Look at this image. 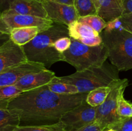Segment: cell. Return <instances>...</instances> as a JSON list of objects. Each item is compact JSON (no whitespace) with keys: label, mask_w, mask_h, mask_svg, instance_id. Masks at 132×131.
<instances>
[{"label":"cell","mask_w":132,"mask_h":131,"mask_svg":"<svg viewBox=\"0 0 132 131\" xmlns=\"http://www.w3.org/2000/svg\"><path fill=\"white\" fill-rule=\"evenodd\" d=\"M54 1L61 3L66 4V5H73L74 4V0H54Z\"/></svg>","instance_id":"obj_33"},{"label":"cell","mask_w":132,"mask_h":131,"mask_svg":"<svg viewBox=\"0 0 132 131\" xmlns=\"http://www.w3.org/2000/svg\"><path fill=\"white\" fill-rule=\"evenodd\" d=\"M113 128L117 131H132V116L122 118Z\"/></svg>","instance_id":"obj_26"},{"label":"cell","mask_w":132,"mask_h":131,"mask_svg":"<svg viewBox=\"0 0 132 131\" xmlns=\"http://www.w3.org/2000/svg\"><path fill=\"white\" fill-rule=\"evenodd\" d=\"M69 35L74 39H79L85 37H94L100 33L95 32L90 26L76 21L68 26Z\"/></svg>","instance_id":"obj_17"},{"label":"cell","mask_w":132,"mask_h":131,"mask_svg":"<svg viewBox=\"0 0 132 131\" xmlns=\"http://www.w3.org/2000/svg\"><path fill=\"white\" fill-rule=\"evenodd\" d=\"M70 48L63 53L64 62L73 66L76 71L93 67L101 66L108 59V50L103 43L97 46H89L71 38Z\"/></svg>","instance_id":"obj_5"},{"label":"cell","mask_w":132,"mask_h":131,"mask_svg":"<svg viewBox=\"0 0 132 131\" xmlns=\"http://www.w3.org/2000/svg\"><path fill=\"white\" fill-rule=\"evenodd\" d=\"M79 42L89 46H97L102 44L103 42L101 35L94 37H85L78 39Z\"/></svg>","instance_id":"obj_27"},{"label":"cell","mask_w":132,"mask_h":131,"mask_svg":"<svg viewBox=\"0 0 132 131\" xmlns=\"http://www.w3.org/2000/svg\"><path fill=\"white\" fill-rule=\"evenodd\" d=\"M63 37H70L68 26L54 23L23 46L28 60L42 63L47 69L57 62L64 61L63 53L54 47L55 41Z\"/></svg>","instance_id":"obj_2"},{"label":"cell","mask_w":132,"mask_h":131,"mask_svg":"<svg viewBox=\"0 0 132 131\" xmlns=\"http://www.w3.org/2000/svg\"><path fill=\"white\" fill-rule=\"evenodd\" d=\"M58 78L64 83L75 85L81 93L89 92L101 87H112L120 79L117 68L106 62L101 66L76 71Z\"/></svg>","instance_id":"obj_3"},{"label":"cell","mask_w":132,"mask_h":131,"mask_svg":"<svg viewBox=\"0 0 132 131\" xmlns=\"http://www.w3.org/2000/svg\"><path fill=\"white\" fill-rule=\"evenodd\" d=\"M23 92L15 84L0 87V109H8L10 101Z\"/></svg>","instance_id":"obj_18"},{"label":"cell","mask_w":132,"mask_h":131,"mask_svg":"<svg viewBox=\"0 0 132 131\" xmlns=\"http://www.w3.org/2000/svg\"><path fill=\"white\" fill-rule=\"evenodd\" d=\"M14 131H66L61 121L50 125H20Z\"/></svg>","instance_id":"obj_22"},{"label":"cell","mask_w":132,"mask_h":131,"mask_svg":"<svg viewBox=\"0 0 132 131\" xmlns=\"http://www.w3.org/2000/svg\"><path fill=\"white\" fill-rule=\"evenodd\" d=\"M104 131H117V130L115 129H113V128H109V129H107Z\"/></svg>","instance_id":"obj_34"},{"label":"cell","mask_w":132,"mask_h":131,"mask_svg":"<svg viewBox=\"0 0 132 131\" xmlns=\"http://www.w3.org/2000/svg\"><path fill=\"white\" fill-rule=\"evenodd\" d=\"M128 85V80L120 78L111 87V91L102 105L97 107L96 119L103 130L113 127L122 119L117 114V101L119 94Z\"/></svg>","instance_id":"obj_6"},{"label":"cell","mask_w":132,"mask_h":131,"mask_svg":"<svg viewBox=\"0 0 132 131\" xmlns=\"http://www.w3.org/2000/svg\"><path fill=\"white\" fill-rule=\"evenodd\" d=\"M28 60L23 47L10 38L0 46V73Z\"/></svg>","instance_id":"obj_11"},{"label":"cell","mask_w":132,"mask_h":131,"mask_svg":"<svg viewBox=\"0 0 132 131\" xmlns=\"http://www.w3.org/2000/svg\"><path fill=\"white\" fill-rule=\"evenodd\" d=\"M3 12L34 15L48 19L47 14L41 0H14L9 10Z\"/></svg>","instance_id":"obj_12"},{"label":"cell","mask_w":132,"mask_h":131,"mask_svg":"<svg viewBox=\"0 0 132 131\" xmlns=\"http://www.w3.org/2000/svg\"><path fill=\"white\" fill-rule=\"evenodd\" d=\"M75 131H104L101 127L100 125L96 121L82 127L81 128L76 130Z\"/></svg>","instance_id":"obj_30"},{"label":"cell","mask_w":132,"mask_h":131,"mask_svg":"<svg viewBox=\"0 0 132 131\" xmlns=\"http://www.w3.org/2000/svg\"><path fill=\"white\" fill-rule=\"evenodd\" d=\"M47 14L48 19L54 23L68 26L78 20L79 16L73 5H66L54 0H41Z\"/></svg>","instance_id":"obj_8"},{"label":"cell","mask_w":132,"mask_h":131,"mask_svg":"<svg viewBox=\"0 0 132 131\" xmlns=\"http://www.w3.org/2000/svg\"><path fill=\"white\" fill-rule=\"evenodd\" d=\"M121 28H122V22H121V18L119 17L107 23L106 28H104V30L106 32H112V31L120 29Z\"/></svg>","instance_id":"obj_29"},{"label":"cell","mask_w":132,"mask_h":131,"mask_svg":"<svg viewBox=\"0 0 132 131\" xmlns=\"http://www.w3.org/2000/svg\"><path fill=\"white\" fill-rule=\"evenodd\" d=\"M112 87H101L90 91L86 97V103L92 107H97L104 103L109 95Z\"/></svg>","instance_id":"obj_20"},{"label":"cell","mask_w":132,"mask_h":131,"mask_svg":"<svg viewBox=\"0 0 132 131\" xmlns=\"http://www.w3.org/2000/svg\"><path fill=\"white\" fill-rule=\"evenodd\" d=\"M122 3L123 14H132V0H122Z\"/></svg>","instance_id":"obj_31"},{"label":"cell","mask_w":132,"mask_h":131,"mask_svg":"<svg viewBox=\"0 0 132 131\" xmlns=\"http://www.w3.org/2000/svg\"><path fill=\"white\" fill-rule=\"evenodd\" d=\"M79 18L91 15H97L94 0H74L73 4Z\"/></svg>","instance_id":"obj_21"},{"label":"cell","mask_w":132,"mask_h":131,"mask_svg":"<svg viewBox=\"0 0 132 131\" xmlns=\"http://www.w3.org/2000/svg\"><path fill=\"white\" fill-rule=\"evenodd\" d=\"M96 113L97 107L85 101L64 113L59 121L63 123L66 131H75L95 121Z\"/></svg>","instance_id":"obj_7"},{"label":"cell","mask_w":132,"mask_h":131,"mask_svg":"<svg viewBox=\"0 0 132 131\" xmlns=\"http://www.w3.org/2000/svg\"><path fill=\"white\" fill-rule=\"evenodd\" d=\"M21 125V117L9 109H0V131H14Z\"/></svg>","instance_id":"obj_16"},{"label":"cell","mask_w":132,"mask_h":131,"mask_svg":"<svg viewBox=\"0 0 132 131\" xmlns=\"http://www.w3.org/2000/svg\"><path fill=\"white\" fill-rule=\"evenodd\" d=\"M14 0H0V10L1 13L6 11L9 9L10 5Z\"/></svg>","instance_id":"obj_32"},{"label":"cell","mask_w":132,"mask_h":131,"mask_svg":"<svg viewBox=\"0 0 132 131\" xmlns=\"http://www.w3.org/2000/svg\"><path fill=\"white\" fill-rule=\"evenodd\" d=\"M72 43L70 37H63L58 39L54 42V47L59 52L63 53L70 48Z\"/></svg>","instance_id":"obj_25"},{"label":"cell","mask_w":132,"mask_h":131,"mask_svg":"<svg viewBox=\"0 0 132 131\" xmlns=\"http://www.w3.org/2000/svg\"><path fill=\"white\" fill-rule=\"evenodd\" d=\"M77 21L90 26L95 32L99 33H101V32L104 30L106 26V23L105 21L98 15H91L81 17L79 18Z\"/></svg>","instance_id":"obj_23"},{"label":"cell","mask_w":132,"mask_h":131,"mask_svg":"<svg viewBox=\"0 0 132 131\" xmlns=\"http://www.w3.org/2000/svg\"><path fill=\"white\" fill-rule=\"evenodd\" d=\"M120 18L122 28L132 33V14H123Z\"/></svg>","instance_id":"obj_28"},{"label":"cell","mask_w":132,"mask_h":131,"mask_svg":"<svg viewBox=\"0 0 132 131\" xmlns=\"http://www.w3.org/2000/svg\"><path fill=\"white\" fill-rule=\"evenodd\" d=\"M41 32H42L41 29L36 26L16 28L12 30L9 38L19 46H23Z\"/></svg>","instance_id":"obj_15"},{"label":"cell","mask_w":132,"mask_h":131,"mask_svg":"<svg viewBox=\"0 0 132 131\" xmlns=\"http://www.w3.org/2000/svg\"><path fill=\"white\" fill-rule=\"evenodd\" d=\"M47 86L50 91L59 95H75L80 93L78 88L75 85L61 82L57 76Z\"/></svg>","instance_id":"obj_19"},{"label":"cell","mask_w":132,"mask_h":131,"mask_svg":"<svg viewBox=\"0 0 132 131\" xmlns=\"http://www.w3.org/2000/svg\"><path fill=\"white\" fill-rule=\"evenodd\" d=\"M0 19L3 21L10 30L22 27L36 26L41 29L42 32L46 30L54 24L52 21L48 19L30 15L1 13Z\"/></svg>","instance_id":"obj_10"},{"label":"cell","mask_w":132,"mask_h":131,"mask_svg":"<svg viewBox=\"0 0 132 131\" xmlns=\"http://www.w3.org/2000/svg\"><path fill=\"white\" fill-rule=\"evenodd\" d=\"M88 94L59 95L45 85L21 94L10 101L8 109L20 116L21 125L54 124L64 113L86 101Z\"/></svg>","instance_id":"obj_1"},{"label":"cell","mask_w":132,"mask_h":131,"mask_svg":"<svg viewBox=\"0 0 132 131\" xmlns=\"http://www.w3.org/2000/svg\"><path fill=\"white\" fill-rule=\"evenodd\" d=\"M55 77V73L48 69L24 76L15 85L24 92L47 85Z\"/></svg>","instance_id":"obj_13"},{"label":"cell","mask_w":132,"mask_h":131,"mask_svg":"<svg viewBox=\"0 0 132 131\" xmlns=\"http://www.w3.org/2000/svg\"><path fill=\"white\" fill-rule=\"evenodd\" d=\"M123 90L119 94L117 101V114L121 118H129L132 116V103H130L124 97Z\"/></svg>","instance_id":"obj_24"},{"label":"cell","mask_w":132,"mask_h":131,"mask_svg":"<svg viewBox=\"0 0 132 131\" xmlns=\"http://www.w3.org/2000/svg\"><path fill=\"white\" fill-rule=\"evenodd\" d=\"M47 69L42 63L27 60L0 73V87L14 85L24 76Z\"/></svg>","instance_id":"obj_9"},{"label":"cell","mask_w":132,"mask_h":131,"mask_svg":"<svg viewBox=\"0 0 132 131\" xmlns=\"http://www.w3.org/2000/svg\"><path fill=\"white\" fill-rule=\"evenodd\" d=\"M106 47L108 59L119 71L132 69V33L121 28L112 32L103 30L100 33Z\"/></svg>","instance_id":"obj_4"},{"label":"cell","mask_w":132,"mask_h":131,"mask_svg":"<svg viewBox=\"0 0 132 131\" xmlns=\"http://www.w3.org/2000/svg\"><path fill=\"white\" fill-rule=\"evenodd\" d=\"M97 15L106 23L119 18L123 14L122 0H94Z\"/></svg>","instance_id":"obj_14"}]
</instances>
